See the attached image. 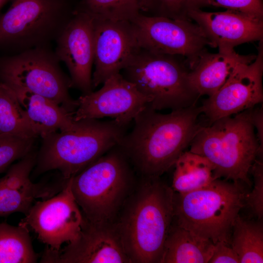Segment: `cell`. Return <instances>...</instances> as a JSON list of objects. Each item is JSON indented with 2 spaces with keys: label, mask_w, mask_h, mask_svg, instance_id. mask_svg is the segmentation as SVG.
Wrapping results in <instances>:
<instances>
[{
  "label": "cell",
  "mask_w": 263,
  "mask_h": 263,
  "mask_svg": "<svg viewBox=\"0 0 263 263\" xmlns=\"http://www.w3.org/2000/svg\"><path fill=\"white\" fill-rule=\"evenodd\" d=\"M201 113L196 105L167 114L148 105L118 146L140 177H160L174 166L201 128Z\"/></svg>",
  "instance_id": "cell-1"
},
{
  "label": "cell",
  "mask_w": 263,
  "mask_h": 263,
  "mask_svg": "<svg viewBox=\"0 0 263 263\" xmlns=\"http://www.w3.org/2000/svg\"><path fill=\"white\" fill-rule=\"evenodd\" d=\"M174 196L160 177H141L135 184L114 222L131 263H161Z\"/></svg>",
  "instance_id": "cell-2"
},
{
  "label": "cell",
  "mask_w": 263,
  "mask_h": 263,
  "mask_svg": "<svg viewBox=\"0 0 263 263\" xmlns=\"http://www.w3.org/2000/svg\"><path fill=\"white\" fill-rule=\"evenodd\" d=\"M129 126L114 119H84L69 130L41 137L34 174L57 170L63 179L74 176L118 145Z\"/></svg>",
  "instance_id": "cell-3"
},
{
  "label": "cell",
  "mask_w": 263,
  "mask_h": 263,
  "mask_svg": "<svg viewBox=\"0 0 263 263\" xmlns=\"http://www.w3.org/2000/svg\"><path fill=\"white\" fill-rule=\"evenodd\" d=\"M251 109L202 126L189 145L190 151L213 165L218 179L251 185L250 169L257 158H263V150L251 120Z\"/></svg>",
  "instance_id": "cell-4"
},
{
  "label": "cell",
  "mask_w": 263,
  "mask_h": 263,
  "mask_svg": "<svg viewBox=\"0 0 263 263\" xmlns=\"http://www.w3.org/2000/svg\"><path fill=\"white\" fill-rule=\"evenodd\" d=\"M118 145L70 178L75 200L89 222L114 223L136 183Z\"/></svg>",
  "instance_id": "cell-5"
},
{
  "label": "cell",
  "mask_w": 263,
  "mask_h": 263,
  "mask_svg": "<svg viewBox=\"0 0 263 263\" xmlns=\"http://www.w3.org/2000/svg\"><path fill=\"white\" fill-rule=\"evenodd\" d=\"M244 185L217 179L191 192H174L173 221L214 244H230L234 223L245 207L247 192Z\"/></svg>",
  "instance_id": "cell-6"
},
{
  "label": "cell",
  "mask_w": 263,
  "mask_h": 263,
  "mask_svg": "<svg viewBox=\"0 0 263 263\" xmlns=\"http://www.w3.org/2000/svg\"><path fill=\"white\" fill-rule=\"evenodd\" d=\"M181 57L140 48L121 74L150 99L148 105L156 111L188 107L195 105L200 96Z\"/></svg>",
  "instance_id": "cell-7"
},
{
  "label": "cell",
  "mask_w": 263,
  "mask_h": 263,
  "mask_svg": "<svg viewBox=\"0 0 263 263\" xmlns=\"http://www.w3.org/2000/svg\"><path fill=\"white\" fill-rule=\"evenodd\" d=\"M73 11H69L64 0H14L0 17V48L18 54L49 46L56 41Z\"/></svg>",
  "instance_id": "cell-8"
},
{
  "label": "cell",
  "mask_w": 263,
  "mask_h": 263,
  "mask_svg": "<svg viewBox=\"0 0 263 263\" xmlns=\"http://www.w3.org/2000/svg\"><path fill=\"white\" fill-rule=\"evenodd\" d=\"M59 62L49 46L0 58V82L46 97L74 114L77 101L70 95L71 79L63 73Z\"/></svg>",
  "instance_id": "cell-9"
},
{
  "label": "cell",
  "mask_w": 263,
  "mask_h": 263,
  "mask_svg": "<svg viewBox=\"0 0 263 263\" xmlns=\"http://www.w3.org/2000/svg\"><path fill=\"white\" fill-rule=\"evenodd\" d=\"M140 48L161 54L183 57L190 70L211 45L191 20L150 16L141 13L130 21Z\"/></svg>",
  "instance_id": "cell-10"
},
{
  "label": "cell",
  "mask_w": 263,
  "mask_h": 263,
  "mask_svg": "<svg viewBox=\"0 0 263 263\" xmlns=\"http://www.w3.org/2000/svg\"><path fill=\"white\" fill-rule=\"evenodd\" d=\"M19 224L37 234L46 248L57 251L79 236L85 223L71 188V178L56 195L34 203Z\"/></svg>",
  "instance_id": "cell-11"
},
{
  "label": "cell",
  "mask_w": 263,
  "mask_h": 263,
  "mask_svg": "<svg viewBox=\"0 0 263 263\" xmlns=\"http://www.w3.org/2000/svg\"><path fill=\"white\" fill-rule=\"evenodd\" d=\"M263 40L251 63L239 65L225 83L200 106L210 123L252 108L263 100Z\"/></svg>",
  "instance_id": "cell-12"
},
{
  "label": "cell",
  "mask_w": 263,
  "mask_h": 263,
  "mask_svg": "<svg viewBox=\"0 0 263 263\" xmlns=\"http://www.w3.org/2000/svg\"><path fill=\"white\" fill-rule=\"evenodd\" d=\"M95 92L82 94L73 114L75 121L110 117L129 126L150 103L134 84L120 73L107 79Z\"/></svg>",
  "instance_id": "cell-13"
},
{
  "label": "cell",
  "mask_w": 263,
  "mask_h": 263,
  "mask_svg": "<svg viewBox=\"0 0 263 263\" xmlns=\"http://www.w3.org/2000/svg\"><path fill=\"white\" fill-rule=\"evenodd\" d=\"M41 263H131L115 223H85L78 237L55 251L46 248Z\"/></svg>",
  "instance_id": "cell-14"
},
{
  "label": "cell",
  "mask_w": 263,
  "mask_h": 263,
  "mask_svg": "<svg viewBox=\"0 0 263 263\" xmlns=\"http://www.w3.org/2000/svg\"><path fill=\"white\" fill-rule=\"evenodd\" d=\"M56 42L55 53L69 70L71 88L78 89L82 94L92 92L94 19L87 13L74 10Z\"/></svg>",
  "instance_id": "cell-15"
},
{
  "label": "cell",
  "mask_w": 263,
  "mask_h": 263,
  "mask_svg": "<svg viewBox=\"0 0 263 263\" xmlns=\"http://www.w3.org/2000/svg\"><path fill=\"white\" fill-rule=\"evenodd\" d=\"M94 41L92 84L94 88L120 73L140 47L131 22L128 20L94 19Z\"/></svg>",
  "instance_id": "cell-16"
},
{
  "label": "cell",
  "mask_w": 263,
  "mask_h": 263,
  "mask_svg": "<svg viewBox=\"0 0 263 263\" xmlns=\"http://www.w3.org/2000/svg\"><path fill=\"white\" fill-rule=\"evenodd\" d=\"M35 149L11 165L6 174L0 178V217L15 212L25 215L36 200H45L58 193L65 180L57 183H33L30 173L36 161Z\"/></svg>",
  "instance_id": "cell-17"
},
{
  "label": "cell",
  "mask_w": 263,
  "mask_h": 263,
  "mask_svg": "<svg viewBox=\"0 0 263 263\" xmlns=\"http://www.w3.org/2000/svg\"><path fill=\"white\" fill-rule=\"evenodd\" d=\"M189 18L201 28L218 52H227L244 43L263 40V19L234 11L206 12L198 9Z\"/></svg>",
  "instance_id": "cell-18"
},
{
  "label": "cell",
  "mask_w": 263,
  "mask_h": 263,
  "mask_svg": "<svg viewBox=\"0 0 263 263\" xmlns=\"http://www.w3.org/2000/svg\"><path fill=\"white\" fill-rule=\"evenodd\" d=\"M256 56L241 55L235 50L217 53H210L206 51L189 71V81L200 96H210L222 87L239 65L251 63Z\"/></svg>",
  "instance_id": "cell-19"
},
{
  "label": "cell",
  "mask_w": 263,
  "mask_h": 263,
  "mask_svg": "<svg viewBox=\"0 0 263 263\" xmlns=\"http://www.w3.org/2000/svg\"><path fill=\"white\" fill-rule=\"evenodd\" d=\"M7 86L14 93L38 136L69 130L74 126L73 114L52 100L21 88Z\"/></svg>",
  "instance_id": "cell-20"
},
{
  "label": "cell",
  "mask_w": 263,
  "mask_h": 263,
  "mask_svg": "<svg viewBox=\"0 0 263 263\" xmlns=\"http://www.w3.org/2000/svg\"><path fill=\"white\" fill-rule=\"evenodd\" d=\"M214 244L173 221L165 241L161 263H208Z\"/></svg>",
  "instance_id": "cell-21"
},
{
  "label": "cell",
  "mask_w": 263,
  "mask_h": 263,
  "mask_svg": "<svg viewBox=\"0 0 263 263\" xmlns=\"http://www.w3.org/2000/svg\"><path fill=\"white\" fill-rule=\"evenodd\" d=\"M174 166L171 188L178 193L203 188L218 179L213 165L205 157L190 151H184Z\"/></svg>",
  "instance_id": "cell-22"
},
{
  "label": "cell",
  "mask_w": 263,
  "mask_h": 263,
  "mask_svg": "<svg viewBox=\"0 0 263 263\" xmlns=\"http://www.w3.org/2000/svg\"><path fill=\"white\" fill-rule=\"evenodd\" d=\"M230 245L240 263H263L262 220L251 221L239 215L232 227Z\"/></svg>",
  "instance_id": "cell-23"
},
{
  "label": "cell",
  "mask_w": 263,
  "mask_h": 263,
  "mask_svg": "<svg viewBox=\"0 0 263 263\" xmlns=\"http://www.w3.org/2000/svg\"><path fill=\"white\" fill-rule=\"evenodd\" d=\"M37 259L27 226L0 223V263H35Z\"/></svg>",
  "instance_id": "cell-24"
},
{
  "label": "cell",
  "mask_w": 263,
  "mask_h": 263,
  "mask_svg": "<svg viewBox=\"0 0 263 263\" xmlns=\"http://www.w3.org/2000/svg\"><path fill=\"white\" fill-rule=\"evenodd\" d=\"M0 136L38 137L14 93L0 82Z\"/></svg>",
  "instance_id": "cell-25"
},
{
  "label": "cell",
  "mask_w": 263,
  "mask_h": 263,
  "mask_svg": "<svg viewBox=\"0 0 263 263\" xmlns=\"http://www.w3.org/2000/svg\"><path fill=\"white\" fill-rule=\"evenodd\" d=\"M143 0H82L75 11L94 19L131 21L142 12Z\"/></svg>",
  "instance_id": "cell-26"
},
{
  "label": "cell",
  "mask_w": 263,
  "mask_h": 263,
  "mask_svg": "<svg viewBox=\"0 0 263 263\" xmlns=\"http://www.w3.org/2000/svg\"><path fill=\"white\" fill-rule=\"evenodd\" d=\"M204 6V0H143L142 13L150 16L190 20L189 13Z\"/></svg>",
  "instance_id": "cell-27"
},
{
  "label": "cell",
  "mask_w": 263,
  "mask_h": 263,
  "mask_svg": "<svg viewBox=\"0 0 263 263\" xmlns=\"http://www.w3.org/2000/svg\"><path fill=\"white\" fill-rule=\"evenodd\" d=\"M36 139L0 136V173L34 150Z\"/></svg>",
  "instance_id": "cell-28"
},
{
  "label": "cell",
  "mask_w": 263,
  "mask_h": 263,
  "mask_svg": "<svg viewBox=\"0 0 263 263\" xmlns=\"http://www.w3.org/2000/svg\"><path fill=\"white\" fill-rule=\"evenodd\" d=\"M254 178V188L247 192L245 199V206H248L258 220L263 216V158L258 157L250 169Z\"/></svg>",
  "instance_id": "cell-29"
},
{
  "label": "cell",
  "mask_w": 263,
  "mask_h": 263,
  "mask_svg": "<svg viewBox=\"0 0 263 263\" xmlns=\"http://www.w3.org/2000/svg\"><path fill=\"white\" fill-rule=\"evenodd\" d=\"M205 5L223 7L263 19L262 0H204Z\"/></svg>",
  "instance_id": "cell-30"
},
{
  "label": "cell",
  "mask_w": 263,
  "mask_h": 263,
  "mask_svg": "<svg viewBox=\"0 0 263 263\" xmlns=\"http://www.w3.org/2000/svg\"><path fill=\"white\" fill-rule=\"evenodd\" d=\"M208 263H240V261L230 244L219 242L214 244Z\"/></svg>",
  "instance_id": "cell-31"
},
{
  "label": "cell",
  "mask_w": 263,
  "mask_h": 263,
  "mask_svg": "<svg viewBox=\"0 0 263 263\" xmlns=\"http://www.w3.org/2000/svg\"><path fill=\"white\" fill-rule=\"evenodd\" d=\"M250 118L252 123L256 130L257 137L260 148L263 150V108L251 109Z\"/></svg>",
  "instance_id": "cell-32"
},
{
  "label": "cell",
  "mask_w": 263,
  "mask_h": 263,
  "mask_svg": "<svg viewBox=\"0 0 263 263\" xmlns=\"http://www.w3.org/2000/svg\"><path fill=\"white\" fill-rule=\"evenodd\" d=\"M8 0H0V9Z\"/></svg>",
  "instance_id": "cell-33"
}]
</instances>
